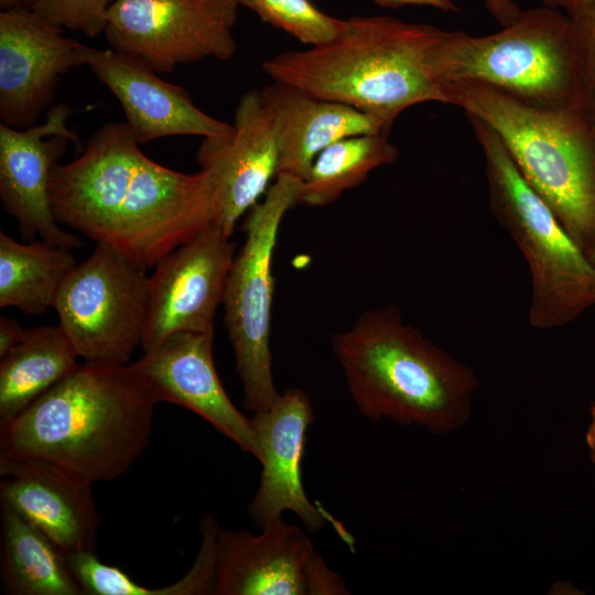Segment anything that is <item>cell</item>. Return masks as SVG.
I'll list each match as a JSON object with an SVG mask.
<instances>
[{
    "mask_svg": "<svg viewBox=\"0 0 595 595\" xmlns=\"http://www.w3.org/2000/svg\"><path fill=\"white\" fill-rule=\"evenodd\" d=\"M542 6L556 8L560 7V0H541Z\"/></svg>",
    "mask_w": 595,
    "mask_h": 595,
    "instance_id": "35",
    "label": "cell"
},
{
    "mask_svg": "<svg viewBox=\"0 0 595 595\" xmlns=\"http://www.w3.org/2000/svg\"><path fill=\"white\" fill-rule=\"evenodd\" d=\"M332 350L364 416L433 434L467 423L478 388L474 369L407 323L396 305L361 313L332 336Z\"/></svg>",
    "mask_w": 595,
    "mask_h": 595,
    "instance_id": "3",
    "label": "cell"
},
{
    "mask_svg": "<svg viewBox=\"0 0 595 595\" xmlns=\"http://www.w3.org/2000/svg\"><path fill=\"white\" fill-rule=\"evenodd\" d=\"M235 255L236 244L213 224L154 266L148 279L144 354L174 333L214 329Z\"/></svg>",
    "mask_w": 595,
    "mask_h": 595,
    "instance_id": "11",
    "label": "cell"
},
{
    "mask_svg": "<svg viewBox=\"0 0 595 595\" xmlns=\"http://www.w3.org/2000/svg\"><path fill=\"white\" fill-rule=\"evenodd\" d=\"M0 499L66 555L95 551L100 527L93 484L39 459L0 457Z\"/></svg>",
    "mask_w": 595,
    "mask_h": 595,
    "instance_id": "18",
    "label": "cell"
},
{
    "mask_svg": "<svg viewBox=\"0 0 595 595\" xmlns=\"http://www.w3.org/2000/svg\"><path fill=\"white\" fill-rule=\"evenodd\" d=\"M232 131L205 138L196 161L214 183V224L231 237L238 220L263 197L277 177L279 152L261 90L245 93L235 109Z\"/></svg>",
    "mask_w": 595,
    "mask_h": 595,
    "instance_id": "15",
    "label": "cell"
},
{
    "mask_svg": "<svg viewBox=\"0 0 595 595\" xmlns=\"http://www.w3.org/2000/svg\"><path fill=\"white\" fill-rule=\"evenodd\" d=\"M306 594L344 595L348 594L340 576L333 572L315 551L305 566Z\"/></svg>",
    "mask_w": 595,
    "mask_h": 595,
    "instance_id": "28",
    "label": "cell"
},
{
    "mask_svg": "<svg viewBox=\"0 0 595 595\" xmlns=\"http://www.w3.org/2000/svg\"><path fill=\"white\" fill-rule=\"evenodd\" d=\"M79 358L60 325L29 329L0 357V428L72 372Z\"/></svg>",
    "mask_w": 595,
    "mask_h": 595,
    "instance_id": "22",
    "label": "cell"
},
{
    "mask_svg": "<svg viewBox=\"0 0 595 595\" xmlns=\"http://www.w3.org/2000/svg\"><path fill=\"white\" fill-rule=\"evenodd\" d=\"M445 88L448 105L497 134L524 181L588 256L595 249V128L581 104L534 106L477 83Z\"/></svg>",
    "mask_w": 595,
    "mask_h": 595,
    "instance_id": "5",
    "label": "cell"
},
{
    "mask_svg": "<svg viewBox=\"0 0 595 595\" xmlns=\"http://www.w3.org/2000/svg\"><path fill=\"white\" fill-rule=\"evenodd\" d=\"M484 3L501 26L510 24L521 12L520 7L513 0H484Z\"/></svg>",
    "mask_w": 595,
    "mask_h": 595,
    "instance_id": "31",
    "label": "cell"
},
{
    "mask_svg": "<svg viewBox=\"0 0 595 595\" xmlns=\"http://www.w3.org/2000/svg\"><path fill=\"white\" fill-rule=\"evenodd\" d=\"M466 117L484 155L490 210L529 268V325L564 326L595 305V267L521 176L497 134L478 118Z\"/></svg>",
    "mask_w": 595,
    "mask_h": 595,
    "instance_id": "7",
    "label": "cell"
},
{
    "mask_svg": "<svg viewBox=\"0 0 595 595\" xmlns=\"http://www.w3.org/2000/svg\"><path fill=\"white\" fill-rule=\"evenodd\" d=\"M262 466L260 483L248 507L251 520L261 529L281 517L295 513L307 530L316 532L333 523L343 540L353 545L350 534L322 506L306 496L301 480V459L306 431L314 421L309 394L299 388L279 393L267 409L250 418Z\"/></svg>",
    "mask_w": 595,
    "mask_h": 595,
    "instance_id": "13",
    "label": "cell"
},
{
    "mask_svg": "<svg viewBox=\"0 0 595 595\" xmlns=\"http://www.w3.org/2000/svg\"><path fill=\"white\" fill-rule=\"evenodd\" d=\"M35 0H0V6L3 10L15 8H32Z\"/></svg>",
    "mask_w": 595,
    "mask_h": 595,
    "instance_id": "34",
    "label": "cell"
},
{
    "mask_svg": "<svg viewBox=\"0 0 595 595\" xmlns=\"http://www.w3.org/2000/svg\"><path fill=\"white\" fill-rule=\"evenodd\" d=\"M301 178L279 174L245 215V240L226 282L224 323L234 349L245 408L267 410L277 399L270 348L274 278L273 252L285 214L298 205Z\"/></svg>",
    "mask_w": 595,
    "mask_h": 595,
    "instance_id": "8",
    "label": "cell"
},
{
    "mask_svg": "<svg viewBox=\"0 0 595 595\" xmlns=\"http://www.w3.org/2000/svg\"><path fill=\"white\" fill-rule=\"evenodd\" d=\"M72 112L68 105L58 104L50 108L42 123L25 129L0 125V198L4 210L18 221L23 239L40 237L67 249L80 247L82 240L56 220L50 181L67 141L79 143L67 125Z\"/></svg>",
    "mask_w": 595,
    "mask_h": 595,
    "instance_id": "12",
    "label": "cell"
},
{
    "mask_svg": "<svg viewBox=\"0 0 595 595\" xmlns=\"http://www.w3.org/2000/svg\"><path fill=\"white\" fill-rule=\"evenodd\" d=\"M591 421L586 431L585 441L589 451L592 463L595 466V400L591 405Z\"/></svg>",
    "mask_w": 595,
    "mask_h": 595,
    "instance_id": "32",
    "label": "cell"
},
{
    "mask_svg": "<svg viewBox=\"0 0 595 595\" xmlns=\"http://www.w3.org/2000/svg\"><path fill=\"white\" fill-rule=\"evenodd\" d=\"M382 8L396 9L408 6L430 7L445 12H459L458 4L453 0H371Z\"/></svg>",
    "mask_w": 595,
    "mask_h": 595,
    "instance_id": "30",
    "label": "cell"
},
{
    "mask_svg": "<svg viewBox=\"0 0 595 595\" xmlns=\"http://www.w3.org/2000/svg\"><path fill=\"white\" fill-rule=\"evenodd\" d=\"M398 149L388 133H365L339 140L324 149L301 180L298 204L325 207L346 191L366 182L370 173L393 163Z\"/></svg>",
    "mask_w": 595,
    "mask_h": 595,
    "instance_id": "24",
    "label": "cell"
},
{
    "mask_svg": "<svg viewBox=\"0 0 595 595\" xmlns=\"http://www.w3.org/2000/svg\"><path fill=\"white\" fill-rule=\"evenodd\" d=\"M441 31L389 15L354 17L333 42L279 53L262 69L273 82L351 106L391 128L412 106L447 104L432 64Z\"/></svg>",
    "mask_w": 595,
    "mask_h": 595,
    "instance_id": "4",
    "label": "cell"
},
{
    "mask_svg": "<svg viewBox=\"0 0 595 595\" xmlns=\"http://www.w3.org/2000/svg\"><path fill=\"white\" fill-rule=\"evenodd\" d=\"M432 64L443 86L483 84L540 107L580 104L575 24L554 8L521 10L510 24L483 36L442 30Z\"/></svg>",
    "mask_w": 595,
    "mask_h": 595,
    "instance_id": "6",
    "label": "cell"
},
{
    "mask_svg": "<svg viewBox=\"0 0 595 595\" xmlns=\"http://www.w3.org/2000/svg\"><path fill=\"white\" fill-rule=\"evenodd\" d=\"M113 0H35L32 10L47 23L87 36L105 33Z\"/></svg>",
    "mask_w": 595,
    "mask_h": 595,
    "instance_id": "26",
    "label": "cell"
},
{
    "mask_svg": "<svg viewBox=\"0 0 595 595\" xmlns=\"http://www.w3.org/2000/svg\"><path fill=\"white\" fill-rule=\"evenodd\" d=\"M279 152L278 173L303 178L331 144L365 133H389L382 120L351 106L273 82L261 89Z\"/></svg>",
    "mask_w": 595,
    "mask_h": 595,
    "instance_id": "20",
    "label": "cell"
},
{
    "mask_svg": "<svg viewBox=\"0 0 595 595\" xmlns=\"http://www.w3.org/2000/svg\"><path fill=\"white\" fill-rule=\"evenodd\" d=\"M29 329L6 315L0 316V357L21 343Z\"/></svg>",
    "mask_w": 595,
    "mask_h": 595,
    "instance_id": "29",
    "label": "cell"
},
{
    "mask_svg": "<svg viewBox=\"0 0 595 595\" xmlns=\"http://www.w3.org/2000/svg\"><path fill=\"white\" fill-rule=\"evenodd\" d=\"M156 403L131 364L84 360L0 428V457L113 480L145 451Z\"/></svg>",
    "mask_w": 595,
    "mask_h": 595,
    "instance_id": "2",
    "label": "cell"
},
{
    "mask_svg": "<svg viewBox=\"0 0 595 595\" xmlns=\"http://www.w3.org/2000/svg\"><path fill=\"white\" fill-rule=\"evenodd\" d=\"M0 577L12 595H85L65 552L2 500Z\"/></svg>",
    "mask_w": 595,
    "mask_h": 595,
    "instance_id": "21",
    "label": "cell"
},
{
    "mask_svg": "<svg viewBox=\"0 0 595 595\" xmlns=\"http://www.w3.org/2000/svg\"><path fill=\"white\" fill-rule=\"evenodd\" d=\"M592 1L593 0H560V7L565 8L569 15L572 18Z\"/></svg>",
    "mask_w": 595,
    "mask_h": 595,
    "instance_id": "33",
    "label": "cell"
},
{
    "mask_svg": "<svg viewBox=\"0 0 595 595\" xmlns=\"http://www.w3.org/2000/svg\"><path fill=\"white\" fill-rule=\"evenodd\" d=\"M581 66L580 104L595 128V0L571 18Z\"/></svg>",
    "mask_w": 595,
    "mask_h": 595,
    "instance_id": "27",
    "label": "cell"
},
{
    "mask_svg": "<svg viewBox=\"0 0 595 595\" xmlns=\"http://www.w3.org/2000/svg\"><path fill=\"white\" fill-rule=\"evenodd\" d=\"M239 0H113L105 31L110 48L156 73L237 51Z\"/></svg>",
    "mask_w": 595,
    "mask_h": 595,
    "instance_id": "10",
    "label": "cell"
},
{
    "mask_svg": "<svg viewBox=\"0 0 595 595\" xmlns=\"http://www.w3.org/2000/svg\"><path fill=\"white\" fill-rule=\"evenodd\" d=\"M262 22L278 28L309 47L328 44L346 26V20L321 11L310 0H239Z\"/></svg>",
    "mask_w": 595,
    "mask_h": 595,
    "instance_id": "25",
    "label": "cell"
},
{
    "mask_svg": "<svg viewBox=\"0 0 595 595\" xmlns=\"http://www.w3.org/2000/svg\"><path fill=\"white\" fill-rule=\"evenodd\" d=\"M113 249L94 251L66 275L53 309L79 358L128 364L141 346L148 279Z\"/></svg>",
    "mask_w": 595,
    "mask_h": 595,
    "instance_id": "9",
    "label": "cell"
},
{
    "mask_svg": "<svg viewBox=\"0 0 595 595\" xmlns=\"http://www.w3.org/2000/svg\"><path fill=\"white\" fill-rule=\"evenodd\" d=\"M214 329L177 332L131 364L158 402L186 408L258 458L249 418L231 402L213 358Z\"/></svg>",
    "mask_w": 595,
    "mask_h": 595,
    "instance_id": "16",
    "label": "cell"
},
{
    "mask_svg": "<svg viewBox=\"0 0 595 595\" xmlns=\"http://www.w3.org/2000/svg\"><path fill=\"white\" fill-rule=\"evenodd\" d=\"M85 44L63 35L31 8L0 13V119L12 128L36 123L61 77L86 65Z\"/></svg>",
    "mask_w": 595,
    "mask_h": 595,
    "instance_id": "14",
    "label": "cell"
},
{
    "mask_svg": "<svg viewBox=\"0 0 595 595\" xmlns=\"http://www.w3.org/2000/svg\"><path fill=\"white\" fill-rule=\"evenodd\" d=\"M85 60L121 105L125 122L140 144L173 136L223 138L232 131L231 123L198 108L183 87L123 53L86 45Z\"/></svg>",
    "mask_w": 595,
    "mask_h": 595,
    "instance_id": "17",
    "label": "cell"
},
{
    "mask_svg": "<svg viewBox=\"0 0 595 595\" xmlns=\"http://www.w3.org/2000/svg\"><path fill=\"white\" fill-rule=\"evenodd\" d=\"M67 248L33 240L22 244L0 231V307L42 315L53 307L64 279L77 264Z\"/></svg>",
    "mask_w": 595,
    "mask_h": 595,
    "instance_id": "23",
    "label": "cell"
},
{
    "mask_svg": "<svg viewBox=\"0 0 595 595\" xmlns=\"http://www.w3.org/2000/svg\"><path fill=\"white\" fill-rule=\"evenodd\" d=\"M126 122L101 126L73 161L56 164L50 199L60 225L147 270L214 224V183L144 154Z\"/></svg>",
    "mask_w": 595,
    "mask_h": 595,
    "instance_id": "1",
    "label": "cell"
},
{
    "mask_svg": "<svg viewBox=\"0 0 595 595\" xmlns=\"http://www.w3.org/2000/svg\"><path fill=\"white\" fill-rule=\"evenodd\" d=\"M588 257H589L592 263H593L594 267H595V249L588 255Z\"/></svg>",
    "mask_w": 595,
    "mask_h": 595,
    "instance_id": "36",
    "label": "cell"
},
{
    "mask_svg": "<svg viewBox=\"0 0 595 595\" xmlns=\"http://www.w3.org/2000/svg\"><path fill=\"white\" fill-rule=\"evenodd\" d=\"M314 552L301 528L282 517L259 536L220 529L214 594L304 595L305 566Z\"/></svg>",
    "mask_w": 595,
    "mask_h": 595,
    "instance_id": "19",
    "label": "cell"
}]
</instances>
